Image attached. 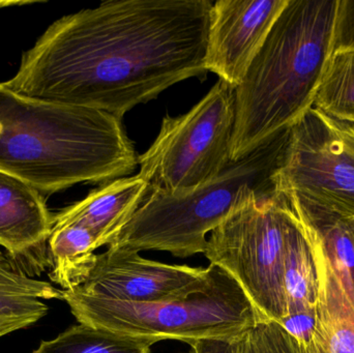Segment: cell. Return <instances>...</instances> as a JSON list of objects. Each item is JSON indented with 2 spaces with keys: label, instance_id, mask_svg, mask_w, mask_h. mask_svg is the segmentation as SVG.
Returning a JSON list of instances; mask_svg holds the SVG:
<instances>
[{
  "label": "cell",
  "instance_id": "4",
  "mask_svg": "<svg viewBox=\"0 0 354 353\" xmlns=\"http://www.w3.org/2000/svg\"><path fill=\"white\" fill-rule=\"evenodd\" d=\"M288 128L274 135L216 178L171 194L149 190L143 204L109 248L156 250L179 258L205 253L206 236L253 198L274 194L272 176L280 163Z\"/></svg>",
  "mask_w": 354,
  "mask_h": 353
},
{
  "label": "cell",
  "instance_id": "18",
  "mask_svg": "<svg viewBox=\"0 0 354 353\" xmlns=\"http://www.w3.org/2000/svg\"><path fill=\"white\" fill-rule=\"evenodd\" d=\"M155 340L129 337L89 325H74L32 353H151Z\"/></svg>",
  "mask_w": 354,
  "mask_h": 353
},
{
  "label": "cell",
  "instance_id": "11",
  "mask_svg": "<svg viewBox=\"0 0 354 353\" xmlns=\"http://www.w3.org/2000/svg\"><path fill=\"white\" fill-rule=\"evenodd\" d=\"M45 197L27 182L0 171V246L28 275L52 267L49 238L54 216Z\"/></svg>",
  "mask_w": 354,
  "mask_h": 353
},
{
  "label": "cell",
  "instance_id": "21",
  "mask_svg": "<svg viewBox=\"0 0 354 353\" xmlns=\"http://www.w3.org/2000/svg\"><path fill=\"white\" fill-rule=\"evenodd\" d=\"M241 337L205 338L187 344L191 347L189 353H241Z\"/></svg>",
  "mask_w": 354,
  "mask_h": 353
},
{
  "label": "cell",
  "instance_id": "8",
  "mask_svg": "<svg viewBox=\"0 0 354 353\" xmlns=\"http://www.w3.org/2000/svg\"><path fill=\"white\" fill-rule=\"evenodd\" d=\"M272 182L291 202L354 219V126L310 108L288 128Z\"/></svg>",
  "mask_w": 354,
  "mask_h": 353
},
{
  "label": "cell",
  "instance_id": "6",
  "mask_svg": "<svg viewBox=\"0 0 354 353\" xmlns=\"http://www.w3.org/2000/svg\"><path fill=\"white\" fill-rule=\"evenodd\" d=\"M297 216L282 195L248 201L210 233L206 258L230 274L263 321L280 323L286 313L283 275Z\"/></svg>",
  "mask_w": 354,
  "mask_h": 353
},
{
  "label": "cell",
  "instance_id": "15",
  "mask_svg": "<svg viewBox=\"0 0 354 353\" xmlns=\"http://www.w3.org/2000/svg\"><path fill=\"white\" fill-rule=\"evenodd\" d=\"M295 211L297 222L287 247L283 275L286 305L284 318L293 315H315L317 303V273L307 224L295 209Z\"/></svg>",
  "mask_w": 354,
  "mask_h": 353
},
{
  "label": "cell",
  "instance_id": "3",
  "mask_svg": "<svg viewBox=\"0 0 354 353\" xmlns=\"http://www.w3.org/2000/svg\"><path fill=\"white\" fill-rule=\"evenodd\" d=\"M340 0H288L235 88L230 159L290 128L310 108L334 52Z\"/></svg>",
  "mask_w": 354,
  "mask_h": 353
},
{
  "label": "cell",
  "instance_id": "12",
  "mask_svg": "<svg viewBox=\"0 0 354 353\" xmlns=\"http://www.w3.org/2000/svg\"><path fill=\"white\" fill-rule=\"evenodd\" d=\"M303 218V217H301ZM304 219V218H303ZM307 224L318 280L315 327L301 353H354V300L326 254L316 230Z\"/></svg>",
  "mask_w": 354,
  "mask_h": 353
},
{
  "label": "cell",
  "instance_id": "10",
  "mask_svg": "<svg viewBox=\"0 0 354 353\" xmlns=\"http://www.w3.org/2000/svg\"><path fill=\"white\" fill-rule=\"evenodd\" d=\"M288 0H218L210 10L206 70L236 88Z\"/></svg>",
  "mask_w": 354,
  "mask_h": 353
},
{
  "label": "cell",
  "instance_id": "1",
  "mask_svg": "<svg viewBox=\"0 0 354 353\" xmlns=\"http://www.w3.org/2000/svg\"><path fill=\"white\" fill-rule=\"evenodd\" d=\"M209 0H109L54 22L2 83L37 101L122 120L172 85L205 76Z\"/></svg>",
  "mask_w": 354,
  "mask_h": 353
},
{
  "label": "cell",
  "instance_id": "16",
  "mask_svg": "<svg viewBox=\"0 0 354 353\" xmlns=\"http://www.w3.org/2000/svg\"><path fill=\"white\" fill-rule=\"evenodd\" d=\"M97 249V240L86 228L76 224L54 225L49 238L52 281L64 290L82 285L95 267Z\"/></svg>",
  "mask_w": 354,
  "mask_h": 353
},
{
  "label": "cell",
  "instance_id": "19",
  "mask_svg": "<svg viewBox=\"0 0 354 353\" xmlns=\"http://www.w3.org/2000/svg\"><path fill=\"white\" fill-rule=\"evenodd\" d=\"M241 353H301V350L280 323L260 321L241 335Z\"/></svg>",
  "mask_w": 354,
  "mask_h": 353
},
{
  "label": "cell",
  "instance_id": "2",
  "mask_svg": "<svg viewBox=\"0 0 354 353\" xmlns=\"http://www.w3.org/2000/svg\"><path fill=\"white\" fill-rule=\"evenodd\" d=\"M137 165L120 118L21 97L0 83V171L46 196L81 182L126 178Z\"/></svg>",
  "mask_w": 354,
  "mask_h": 353
},
{
  "label": "cell",
  "instance_id": "5",
  "mask_svg": "<svg viewBox=\"0 0 354 353\" xmlns=\"http://www.w3.org/2000/svg\"><path fill=\"white\" fill-rule=\"evenodd\" d=\"M212 265L207 287L189 296L149 304H131L62 290L81 325L129 337L189 341L236 338L263 319L236 280Z\"/></svg>",
  "mask_w": 354,
  "mask_h": 353
},
{
  "label": "cell",
  "instance_id": "22",
  "mask_svg": "<svg viewBox=\"0 0 354 353\" xmlns=\"http://www.w3.org/2000/svg\"><path fill=\"white\" fill-rule=\"evenodd\" d=\"M33 1H0V8L8 6H19V4L32 3Z\"/></svg>",
  "mask_w": 354,
  "mask_h": 353
},
{
  "label": "cell",
  "instance_id": "14",
  "mask_svg": "<svg viewBox=\"0 0 354 353\" xmlns=\"http://www.w3.org/2000/svg\"><path fill=\"white\" fill-rule=\"evenodd\" d=\"M43 300H62V290L32 279L0 251V338L35 325L47 315Z\"/></svg>",
  "mask_w": 354,
  "mask_h": 353
},
{
  "label": "cell",
  "instance_id": "17",
  "mask_svg": "<svg viewBox=\"0 0 354 353\" xmlns=\"http://www.w3.org/2000/svg\"><path fill=\"white\" fill-rule=\"evenodd\" d=\"M313 107L354 126V49H336L326 64Z\"/></svg>",
  "mask_w": 354,
  "mask_h": 353
},
{
  "label": "cell",
  "instance_id": "9",
  "mask_svg": "<svg viewBox=\"0 0 354 353\" xmlns=\"http://www.w3.org/2000/svg\"><path fill=\"white\" fill-rule=\"evenodd\" d=\"M212 265L191 267L143 258L139 253L109 248L97 255L86 281L74 292L131 304H149L189 296L207 287Z\"/></svg>",
  "mask_w": 354,
  "mask_h": 353
},
{
  "label": "cell",
  "instance_id": "7",
  "mask_svg": "<svg viewBox=\"0 0 354 353\" xmlns=\"http://www.w3.org/2000/svg\"><path fill=\"white\" fill-rule=\"evenodd\" d=\"M235 88L222 79L189 112L166 116L138 175L151 189L178 194L216 178L231 164Z\"/></svg>",
  "mask_w": 354,
  "mask_h": 353
},
{
  "label": "cell",
  "instance_id": "20",
  "mask_svg": "<svg viewBox=\"0 0 354 353\" xmlns=\"http://www.w3.org/2000/svg\"><path fill=\"white\" fill-rule=\"evenodd\" d=\"M336 49H354V0H340L335 39Z\"/></svg>",
  "mask_w": 354,
  "mask_h": 353
},
{
  "label": "cell",
  "instance_id": "13",
  "mask_svg": "<svg viewBox=\"0 0 354 353\" xmlns=\"http://www.w3.org/2000/svg\"><path fill=\"white\" fill-rule=\"evenodd\" d=\"M149 190V182L138 174L112 180L54 216L53 226H82L93 234L97 249L109 246L143 204Z\"/></svg>",
  "mask_w": 354,
  "mask_h": 353
}]
</instances>
